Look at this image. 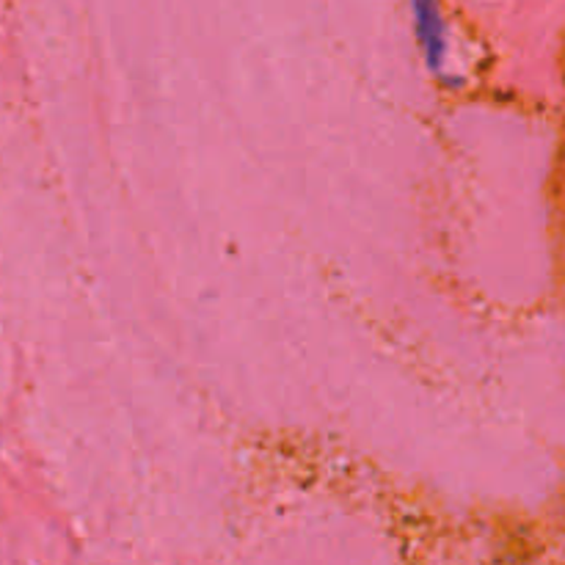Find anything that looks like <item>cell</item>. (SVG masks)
I'll list each match as a JSON object with an SVG mask.
<instances>
[{"instance_id": "1", "label": "cell", "mask_w": 565, "mask_h": 565, "mask_svg": "<svg viewBox=\"0 0 565 565\" xmlns=\"http://www.w3.org/2000/svg\"><path fill=\"white\" fill-rule=\"evenodd\" d=\"M412 3H414V14H417L419 39H423L430 61L439 64L441 53H445V25H441L439 9H436L434 0H412Z\"/></svg>"}]
</instances>
